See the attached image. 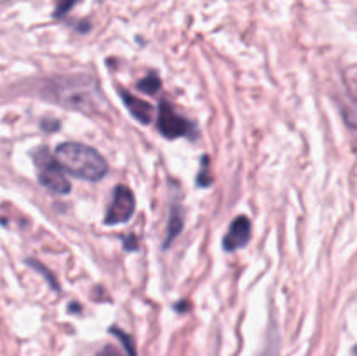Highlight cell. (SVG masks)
<instances>
[{
	"label": "cell",
	"instance_id": "cell-2",
	"mask_svg": "<svg viewBox=\"0 0 357 356\" xmlns=\"http://www.w3.org/2000/svg\"><path fill=\"white\" fill-rule=\"evenodd\" d=\"M54 159L66 173L87 181H98L107 175L108 164L96 149L84 143L66 142L56 149Z\"/></svg>",
	"mask_w": 357,
	"mask_h": 356
},
{
	"label": "cell",
	"instance_id": "cell-17",
	"mask_svg": "<svg viewBox=\"0 0 357 356\" xmlns=\"http://www.w3.org/2000/svg\"><path fill=\"white\" fill-rule=\"evenodd\" d=\"M354 355L357 356V346H356V348H354Z\"/></svg>",
	"mask_w": 357,
	"mask_h": 356
},
{
	"label": "cell",
	"instance_id": "cell-13",
	"mask_svg": "<svg viewBox=\"0 0 357 356\" xmlns=\"http://www.w3.org/2000/svg\"><path fill=\"white\" fill-rule=\"evenodd\" d=\"M199 187H208L211 185V177H209V159L208 157H202V166H201V173H199V180H197Z\"/></svg>",
	"mask_w": 357,
	"mask_h": 356
},
{
	"label": "cell",
	"instance_id": "cell-10",
	"mask_svg": "<svg viewBox=\"0 0 357 356\" xmlns=\"http://www.w3.org/2000/svg\"><path fill=\"white\" fill-rule=\"evenodd\" d=\"M79 2V0H54L56 7H54V17H63L66 16V14L70 13V10L75 7V3Z\"/></svg>",
	"mask_w": 357,
	"mask_h": 356
},
{
	"label": "cell",
	"instance_id": "cell-4",
	"mask_svg": "<svg viewBox=\"0 0 357 356\" xmlns=\"http://www.w3.org/2000/svg\"><path fill=\"white\" fill-rule=\"evenodd\" d=\"M157 128H159L160 135L166 138L174 140L181 138V136L194 135V126L188 122L187 119L181 117L173 105L169 101H160L159 103V114H157Z\"/></svg>",
	"mask_w": 357,
	"mask_h": 356
},
{
	"label": "cell",
	"instance_id": "cell-15",
	"mask_svg": "<svg viewBox=\"0 0 357 356\" xmlns=\"http://www.w3.org/2000/svg\"><path fill=\"white\" fill-rule=\"evenodd\" d=\"M278 344H279L278 337H275V341L268 342V346L265 348L264 355H261V356H275V355H278Z\"/></svg>",
	"mask_w": 357,
	"mask_h": 356
},
{
	"label": "cell",
	"instance_id": "cell-12",
	"mask_svg": "<svg viewBox=\"0 0 357 356\" xmlns=\"http://www.w3.org/2000/svg\"><path fill=\"white\" fill-rule=\"evenodd\" d=\"M28 264H30L31 267L35 269V271L42 272V274H44V278L47 279V281H49V285H51L52 288H54V290H59V285H58V281H56L54 274H52L51 271H47V269H45L44 265H42V264H38V262H35V260H28Z\"/></svg>",
	"mask_w": 357,
	"mask_h": 356
},
{
	"label": "cell",
	"instance_id": "cell-14",
	"mask_svg": "<svg viewBox=\"0 0 357 356\" xmlns=\"http://www.w3.org/2000/svg\"><path fill=\"white\" fill-rule=\"evenodd\" d=\"M96 356H122V355L117 348H114V346H105Z\"/></svg>",
	"mask_w": 357,
	"mask_h": 356
},
{
	"label": "cell",
	"instance_id": "cell-1",
	"mask_svg": "<svg viewBox=\"0 0 357 356\" xmlns=\"http://www.w3.org/2000/svg\"><path fill=\"white\" fill-rule=\"evenodd\" d=\"M42 96L47 98L52 103H58L70 110L82 112V114L94 115L107 108V101L96 79L84 73L47 79L42 87Z\"/></svg>",
	"mask_w": 357,
	"mask_h": 356
},
{
	"label": "cell",
	"instance_id": "cell-16",
	"mask_svg": "<svg viewBox=\"0 0 357 356\" xmlns=\"http://www.w3.org/2000/svg\"><path fill=\"white\" fill-rule=\"evenodd\" d=\"M135 241H136V237H132V236L126 237V239H124V243H126V248H128V250H136V244H135Z\"/></svg>",
	"mask_w": 357,
	"mask_h": 356
},
{
	"label": "cell",
	"instance_id": "cell-11",
	"mask_svg": "<svg viewBox=\"0 0 357 356\" xmlns=\"http://www.w3.org/2000/svg\"><path fill=\"white\" fill-rule=\"evenodd\" d=\"M112 332H114V334L121 339V342L124 344L126 351H128V356H136V348H135V342H132V339L129 337L128 334H124L122 330H119V328H112Z\"/></svg>",
	"mask_w": 357,
	"mask_h": 356
},
{
	"label": "cell",
	"instance_id": "cell-6",
	"mask_svg": "<svg viewBox=\"0 0 357 356\" xmlns=\"http://www.w3.org/2000/svg\"><path fill=\"white\" fill-rule=\"evenodd\" d=\"M251 239V220L241 215L230 223L225 237H223V248L225 251H236L246 246Z\"/></svg>",
	"mask_w": 357,
	"mask_h": 356
},
{
	"label": "cell",
	"instance_id": "cell-5",
	"mask_svg": "<svg viewBox=\"0 0 357 356\" xmlns=\"http://www.w3.org/2000/svg\"><path fill=\"white\" fill-rule=\"evenodd\" d=\"M136 209V199L131 188L126 185H117L114 188V195H112L110 206H108L107 213H105V223L107 225H119L135 215Z\"/></svg>",
	"mask_w": 357,
	"mask_h": 356
},
{
	"label": "cell",
	"instance_id": "cell-7",
	"mask_svg": "<svg viewBox=\"0 0 357 356\" xmlns=\"http://www.w3.org/2000/svg\"><path fill=\"white\" fill-rule=\"evenodd\" d=\"M121 98L126 103V107H128V110L131 112L132 117L138 119L142 124H150L152 122L153 107L149 101L142 100V98L135 96V94H129L126 89H121Z\"/></svg>",
	"mask_w": 357,
	"mask_h": 356
},
{
	"label": "cell",
	"instance_id": "cell-3",
	"mask_svg": "<svg viewBox=\"0 0 357 356\" xmlns=\"http://www.w3.org/2000/svg\"><path fill=\"white\" fill-rule=\"evenodd\" d=\"M35 164H37V173H38V181H40L42 187H45L47 191L54 192V194L65 195L68 194L72 185L70 180L66 178L65 170L58 164V161L47 152V149H37L33 154Z\"/></svg>",
	"mask_w": 357,
	"mask_h": 356
},
{
	"label": "cell",
	"instance_id": "cell-9",
	"mask_svg": "<svg viewBox=\"0 0 357 356\" xmlns=\"http://www.w3.org/2000/svg\"><path fill=\"white\" fill-rule=\"evenodd\" d=\"M138 89L145 94H155L160 89V79L155 72H150L138 82Z\"/></svg>",
	"mask_w": 357,
	"mask_h": 356
},
{
	"label": "cell",
	"instance_id": "cell-8",
	"mask_svg": "<svg viewBox=\"0 0 357 356\" xmlns=\"http://www.w3.org/2000/svg\"><path fill=\"white\" fill-rule=\"evenodd\" d=\"M183 230V215H181V209L178 206H173L169 215V222H167V230H166V241H164V248L169 246L180 232Z\"/></svg>",
	"mask_w": 357,
	"mask_h": 356
}]
</instances>
